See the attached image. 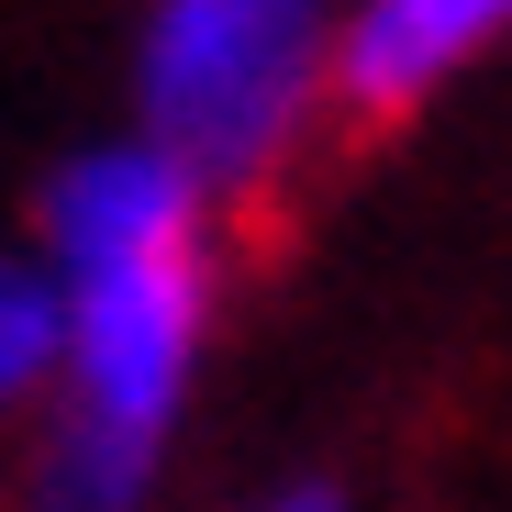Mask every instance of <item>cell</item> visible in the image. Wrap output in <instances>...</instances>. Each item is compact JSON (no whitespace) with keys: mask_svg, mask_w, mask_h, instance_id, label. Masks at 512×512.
<instances>
[{"mask_svg":"<svg viewBox=\"0 0 512 512\" xmlns=\"http://www.w3.org/2000/svg\"><path fill=\"white\" fill-rule=\"evenodd\" d=\"M45 346H56V301L34 279H0V401L45 368Z\"/></svg>","mask_w":512,"mask_h":512,"instance_id":"cell-5","label":"cell"},{"mask_svg":"<svg viewBox=\"0 0 512 512\" xmlns=\"http://www.w3.org/2000/svg\"><path fill=\"white\" fill-rule=\"evenodd\" d=\"M512 23V0H379V12L346 34V112L357 123H390L423 101V78L457 67L479 34Z\"/></svg>","mask_w":512,"mask_h":512,"instance_id":"cell-3","label":"cell"},{"mask_svg":"<svg viewBox=\"0 0 512 512\" xmlns=\"http://www.w3.org/2000/svg\"><path fill=\"white\" fill-rule=\"evenodd\" d=\"M190 323H201V279H190V234L78 268V379H90V423L112 435V457H134L190 368Z\"/></svg>","mask_w":512,"mask_h":512,"instance_id":"cell-2","label":"cell"},{"mask_svg":"<svg viewBox=\"0 0 512 512\" xmlns=\"http://www.w3.org/2000/svg\"><path fill=\"white\" fill-rule=\"evenodd\" d=\"M190 234V179L167 156H101L56 190V245L67 268H112V256H145V245H179Z\"/></svg>","mask_w":512,"mask_h":512,"instance_id":"cell-4","label":"cell"},{"mask_svg":"<svg viewBox=\"0 0 512 512\" xmlns=\"http://www.w3.org/2000/svg\"><path fill=\"white\" fill-rule=\"evenodd\" d=\"M301 12L312 0H179L156 23V123L190 167H256L301 90Z\"/></svg>","mask_w":512,"mask_h":512,"instance_id":"cell-1","label":"cell"}]
</instances>
